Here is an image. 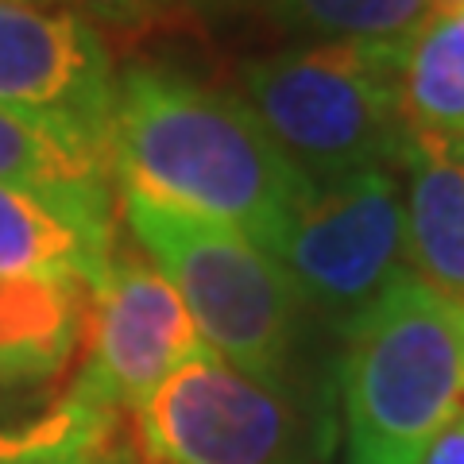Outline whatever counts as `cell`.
Instances as JSON below:
<instances>
[{
    "instance_id": "20",
    "label": "cell",
    "mask_w": 464,
    "mask_h": 464,
    "mask_svg": "<svg viewBox=\"0 0 464 464\" xmlns=\"http://www.w3.org/2000/svg\"><path fill=\"white\" fill-rule=\"evenodd\" d=\"M12 5H35V8H58L63 0H12Z\"/></svg>"
},
{
    "instance_id": "19",
    "label": "cell",
    "mask_w": 464,
    "mask_h": 464,
    "mask_svg": "<svg viewBox=\"0 0 464 464\" xmlns=\"http://www.w3.org/2000/svg\"><path fill=\"white\" fill-rule=\"evenodd\" d=\"M430 16H453V12L464 8V0H426Z\"/></svg>"
},
{
    "instance_id": "8",
    "label": "cell",
    "mask_w": 464,
    "mask_h": 464,
    "mask_svg": "<svg viewBox=\"0 0 464 464\" xmlns=\"http://www.w3.org/2000/svg\"><path fill=\"white\" fill-rule=\"evenodd\" d=\"M0 105L109 136L116 66L101 32L78 12L0 0Z\"/></svg>"
},
{
    "instance_id": "12",
    "label": "cell",
    "mask_w": 464,
    "mask_h": 464,
    "mask_svg": "<svg viewBox=\"0 0 464 464\" xmlns=\"http://www.w3.org/2000/svg\"><path fill=\"white\" fill-rule=\"evenodd\" d=\"M109 136L47 112L0 105V182L47 190H109Z\"/></svg>"
},
{
    "instance_id": "7",
    "label": "cell",
    "mask_w": 464,
    "mask_h": 464,
    "mask_svg": "<svg viewBox=\"0 0 464 464\" xmlns=\"http://www.w3.org/2000/svg\"><path fill=\"white\" fill-rule=\"evenodd\" d=\"M198 344L182 298L151 259L116 252L90 286L85 360L66 395L132 418Z\"/></svg>"
},
{
    "instance_id": "4",
    "label": "cell",
    "mask_w": 464,
    "mask_h": 464,
    "mask_svg": "<svg viewBox=\"0 0 464 464\" xmlns=\"http://www.w3.org/2000/svg\"><path fill=\"white\" fill-rule=\"evenodd\" d=\"M121 206L136 244L182 298L198 337L228 364L283 383L302 302L279 259L225 225L148 198L121 194Z\"/></svg>"
},
{
    "instance_id": "6",
    "label": "cell",
    "mask_w": 464,
    "mask_h": 464,
    "mask_svg": "<svg viewBox=\"0 0 464 464\" xmlns=\"http://www.w3.org/2000/svg\"><path fill=\"white\" fill-rule=\"evenodd\" d=\"M298 302L356 317L406 275V206L391 170L314 182L279 256Z\"/></svg>"
},
{
    "instance_id": "15",
    "label": "cell",
    "mask_w": 464,
    "mask_h": 464,
    "mask_svg": "<svg viewBox=\"0 0 464 464\" xmlns=\"http://www.w3.org/2000/svg\"><path fill=\"white\" fill-rule=\"evenodd\" d=\"M0 464H143L140 445L132 426L112 422L105 430L90 433V438L54 445V449H27V453H8L0 457Z\"/></svg>"
},
{
    "instance_id": "13",
    "label": "cell",
    "mask_w": 464,
    "mask_h": 464,
    "mask_svg": "<svg viewBox=\"0 0 464 464\" xmlns=\"http://www.w3.org/2000/svg\"><path fill=\"white\" fill-rule=\"evenodd\" d=\"M399 101L411 132L464 136V8L426 16L402 39Z\"/></svg>"
},
{
    "instance_id": "9",
    "label": "cell",
    "mask_w": 464,
    "mask_h": 464,
    "mask_svg": "<svg viewBox=\"0 0 464 464\" xmlns=\"http://www.w3.org/2000/svg\"><path fill=\"white\" fill-rule=\"evenodd\" d=\"M116 256L109 190L0 182V279L43 275L93 286Z\"/></svg>"
},
{
    "instance_id": "18",
    "label": "cell",
    "mask_w": 464,
    "mask_h": 464,
    "mask_svg": "<svg viewBox=\"0 0 464 464\" xmlns=\"http://www.w3.org/2000/svg\"><path fill=\"white\" fill-rule=\"evenodd\" d=\"M422 464H464V411L433 438Z\"/></svg>"
},
{
    "instance_id": "16",
    "label": "cell",
    "mask_w": 464,
    "mask_h": 464,
    "mask_svg": "<svg viewBox=\"0 0 464 464\" xmlns=\"http://www.w3.org/2000/svg\"><path fill=\"white\" fill-rule=\"evenodd\" d=\"M78 8V16H93L101 24H116V27H128V24H151L159 16L179 5V0H70Z\"/></svg>"
},
{
    "instance_id": "2",
    "label": "cell",
    "mask_w": 464,
    "mask_h": 464,
    "mask_svg": "<svg viewBox=\"0 0 464 464\" xmlns=\"http://www.w3.org/2000/svg\"><path fill=\"white\" fill-rule=\"evenodd\" d=\"M341 399L348 464H422L464 411V298L399 275L348 317Z\"/></svg>"
},
{
    "instance_id": "11",
    "label": "cell",
    "mask_w": 464,
    "mask_h": 464,
    "mask_svg": "<svg viewBox=\"0 0 464 464\" xmlns=\"http://www.w3.org/2000/svg\"><path fill=\"white\" fill-rule=\"evenodd\" d=\"M90 286L78 279H0V383L43 387L63 375L85 337Z\"/></svg>"
},
{
    "instance_id": "14",
    "label": "cell",
    "mask_w": 464,
    "mask_h": 464,
    "mask_svg": "<svg viewBox=\"0 0 464 464\" xmlns=\"http://www.w3.org/2000/svg\"><path fill=\"white\" fill-rule=\"evenodd\" d=\"M283 24L329 39H406L430 16L426 0H275Z\"/></svg>"
},
{
    "instance_id": "17",
    "label": "cell",
    "mask_w": 464,
    "mask_h": 464,
    "mask_svg": "<svg viewBox=\"0 0 464 464\" xmlns=\"http://www.w3.org/2000/svg\"><path fill=\"white\" fill-rule=\"evenodd\" d=\"M47 399H43V387H8L0 383V430H12L27 422V418H35Z\"/></svg>"
},
{
    "instance_id": "3",
    "label": "cell",
    "mask_w": 464,
    "mask_h": 464,
    "mask_svg": "<svg viewBox=\"0 0 464 464\" xmlns=\"http://www.w3.org/2000/svg\"><path fill=\"white\" fill-rule=\"evenodd\" d=\"M402 39H329L240 70L244 105L310 182L402 163Z\"/></svg>"
},
{
    "instance_id": "1",
    "label": "cell",
    "mask_w": 464,
    "mask_h": 464,
    "mask_svg": "<svg viewBox=\"0 0 464 464\" xmlns=\"http://www.w3.org/2000/svg\"><path fill=\"white\" fill-rule=\"evenodd\" d=\"M109 163L121 194L225 225L267 256L314 190L240 97L155 66L116 78Z\"/></svg>"
},
{
    "instance_id": "5",
    "label": "cell",
    "mask_w": 464,
    "mask_h": 464,
    "mask_svg": "<svg viewBox=\"0 0 464 464\" xmlns=\"http://www.w3.org/2000/svg\"><path fill=\"white\" fill-rule=\"evenodd\" d=\"M143 464H314L325 422L201 341L132 414Z\"/></svg>"
},
{
    "instance_id": "10",
    "label": "cell",
    "mask_w": 464,
    "mask_h": 464,
    "mask_svg": "<svg viewBox=\"0 0 464 464\" xmlns=\"http://www.w3.org/2000/svg\"><path fill=\"white\" fill-rule=\"evenodd\" d=\"M406 182V267L433 290L464 298V136L411 132L399 163Z\"/></svg>"
}]
</instances>
